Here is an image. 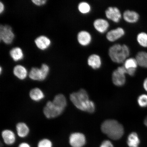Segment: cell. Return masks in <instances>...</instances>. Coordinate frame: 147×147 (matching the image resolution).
<instances>
[{
	"mask_svg": "<svg viewBox=\"0 0 147 147\" xmlns=\"http://www.w3.org/2000/svg\"><path fill=\"white\" fill-rule=\"evenodd\" d=\"M16 130L18 137L21 138H24L28 135L29 129L27 125L23 122L18 123L16 125Z\"/></svg>",
	"mask_w": 147,
	"mask_h": 147,
	"instance_id": "cell-16",
	"label": "cell"
},
{
	"mask_svg": "<svg viewBox=\"0 0 147 147\" xmlns=\"http://www.w3.org/2000/svg\"><path fill=\"white\" fill-rule=\"evenodd\" d=\"M88 63L94 69H99L102 64L100 57L96 54L91 55L88 58Z\"/></svg>",
	"mask_w": 147,
	"mask_h": 147,
	"instance_id": "cell-18",
	"label": "cell"
},
{
	"mask_svg": "<svg viewBox=\"0 0 147 147\" xmlns=\"http://www.w3.org/2000/svg\"><path fill=\"white\" fill-rule=\"evenodd\" d=\"M1 137L5 144L8 146H11L15 143L16 137L14 132L10 130L5 129L1 132Z\"/></svg>",
	"mask_w": 147,
	"mask_h": 147,
	"instance_id": "cell-8",
	"label": "cell"
},
{
	"mask_svg": "<svg viewBox=\"0 0 147 147\" xmlns=\"http://www.w3.org/2000/svg\"><path fill=\"white\" fill-rule=\"evenodd\" d=\"M138 65L142 67L147 68V53L141 51L137 53L136 56Z\"/></svg>",
	"mask_w": 147,
	"mask_h": 147,
	"instance_id": "cell-21",
	"label": "cell"
},
{
	"mask_svg": "<svg viewBox=\"0 0 147 147\" xmlns=\"http://www.w3.org/2000/svg\"><path fill=\"white\" fill-rule=\"evenodd\" d=\"M29 96L33 100L38 102L45 97V94L41 90L38 88H34L31 90Z\"/></svg>",
	"mask_w": 147,
	"mask_h": 147,
	"instance_id": "cell-19",
	"label": "cell"
},
{
	"mask_svg": "<svg viewBox=\"0 0 147 147\" xmlns=\"http://www.w3.org/2000/svg\"><path fill=\"white\" fill-rule=\"evenodd\" d=\"M78 8L79 11L83 14L87 13L91 10L90 5L86 2H82L79 3Z\"/></svg>",
	"mask_w": 147,
	"mask_h": 147,
	"instance_id": "cell-26",
	"label": "cell"
},
{
	"mask_svg": "<svg viewBox=\"0 0 147 147\" xmlns=\"http://www.w3.org/2000/svg\"><path fill=\"white\" fill-rule=\"evenodd\" d=\"M130 55V50L125 45L115 44L110 47L109 55L112 61L115 63H124Z\"/></svg>",
	"mask_w": 147,
	"mask_h": 147,
	"instance_id": "cell-3",
	"label": "cell"
},
{
	"mask_svg": "<svg viewBox=\"0 0 147 147\" xmlns=\"http://www.w3.org/2000/svg\"><path fill=\"white\" fill-rule=\"evenodd\" d=\"M138 43L141 47H147V34L141 32L138 34L137 37Z\"/></svg>",
	"mask_w": 147,
	"mask_h": 147,
	"instance_id": "cell-24",
	"label": "cell"
},
{
	"mask_svg": "<svg viewBox=\"0 0 147 147\" xmlns=\"http://www.w3.org/2000/svg\"><path fill=\"white\" fill-rule=\"evenodd\" d=\"M32 3L34 5L38 6H41L46 4L47 1V0H32Z\"/></svg>",
	"mask_w": 147,
	"mask_h": 147,
	"instance_id": "cell-30",
	"label": "cell"
},
{
	"mask_svg": "<svg viewBox=\"0 0 147 147\" xmlns=\"http://www.w3.org/2000/svg\"><path fill=\"white\" fill-rule=\"evenodd\" d=\"M143 87L145 90L147 92V78L145 79L143 82Z\"/></svg>",
	"mask_w": 147,
	"mask_h": 147,
	"instance_id": "cell-35",
	"label": "cell"
},
{
	"mask_svg": "<svg viewBox=\"0 0 147 147\" xmlns=\"http://www.w3.org/2000/svg\"><path fill=\"white\" fill-rule=\"evenodd\" d=\"M127 74L130 76H133L135 75L136 71V68H130L127 69Z\"/></svg>",
	"mask_w": 147,
	"mask_h": 147,
	"instance_id": "cell-32",
	"label": "cell"
},
{
	"mask_svg": "<svg viewBox=\"0 0 147 147\" xmlns=\"http://www.w3.org/2000/svg\"><path fill=\"white\" fill-rule=\"evenodd\" d=\"M9 55L15 62L19 61L22 60L24 58L22 49L19 47L13 48L9 51Z\"/></svg>",
	"mask_w": 147,
	"mask_h": 147,
	"instance_id": "cell-17",
	"label": "cell"
},
{
	"mask_svg": "<svg viewBox=\"0 0 147 147\" xmlns=\"http://www.w3.org/2000/svg\"><path fill=\"white\" fill-rule=\"evenodd\" d=\"M15 35L12 28L8 25L0 26V41L7 45H10L14 41Z\"/></svg>",
	"mask_w": 147,
	"mask_h": 147,
	"instance_id": "cell-4",
	"label": "cell"
},
{
	"mask_svg": "<svg viewBox=\"0 0 147 147\" xmlns=\"http://www.w3.org/2000/svg\"><path fill=\"white\" fill-rule=\"evenodd\" d=\"M138 64L136 58H130L127 59L124 62V66L126 69L130 68H136Z\"/></svg>",
	"mask_w": 147,
	"mask_h": 147,
	"instance_id": "cell-25",
	"label": "cell"
},
{
	"mask_svg": "<svg viewBox=\"0 0 147 147\" xmlns=\"http://www.w3.org/2000/svg\"><path fill=\"white\" fill-rule=\"evenodd\" d=\"M63 111L64 110L51 101H49L47 102L43 109L44 115L47 118L49 119L54 118L58 117Z\"/></svg>",
	"mask_w": 147,
	"mask_h": 147,
	"instance_id": "cell-5",
	"label": "cell"
},
{
	"mask_svg": "<svg viewBox=\"0 0 147 147\" xmlns=\"http://www.w3.org/2000/svg\"><path fill=\"white\" fill-rule=\"evenodd\" d=\"M69 141L71 147H82L85 144L86 139L83 134L74 133L69 136Z\"/></svg>",
	"mask_w": 147,
	"mask_h": 147,
	"instance_id": "cell-7",
	"label": "cell"
},
{
	"mask_svg": "<svg viewBox=\"0 0 147 147\" xmlns=\"http://www.w3.org/2000/svg\"><path fill=\"white\" fill-rule=\"evenodd\" d=\"M17 147H32L28 143L26 142H22L18 144Z\"/></svg>",
	"mask_w": 147,
	"mask_h": 147,
	"instance_id": "cell-33",
	"label": "cell"
},
{
	"mask_svg": "<svg viewBox=\"0 0 147 147\" xmlns=\"http://www.w3.org/2000/svg\"><path fill=\"white\" fill-rule=\"evenodd\" d=\"M5 10V5L1 1L0 2V13L1 14Z\"/></svg>",
	"mask_w": 147,
	"mask_h": 147,
	"instance_id": "cell-34",
	"label": "cell"
},
{
	"mask_svg": "<svg viewBox=\"0 0 147 147\" xmlns=\"http://www.w3.org/2000/svg\"><path fill=\"white\" fill-rule=\"evenodd\" d=\"M52 102L54 103L64 110L65 109L66 107L67 106V100H66L65 96L61 94H59L56 95Z\"/></svg>",
	"mask_w": 147,
	"mask_h": 147,
	"instance_id": "cell-22",
	"label": "cell"
},
{
	"mask_svg": "<svg viewBox=\"0 0 147 147\" xmlns=\"http://www.w3.org/2000/svg\"><path fill=\"white\" fill-rule=\"evenodd\" d=\"M2 71V68L1 67H0V74H1Z\"/></svg>",
	"mask_w": 147,
	"mask_h": 147,
	"instance_id": "cell-37",
	"label": "cell"
},
{
	"mask_svg": "<svg viewBox=\"0 0 147 147\" xmlns=\"http://www.w3.org/2000/svg\"><path fill=\"white\" fill-rule=\"evenodd\" d=\"M53 143L50 139L47 138L40 140L38 141L36 147H53Z\"/></svg>",
	"mask_w": 147,
	"mask_h": 147,
	"instance_id": "cell-27",
	"label": "cell"
},
{
	"mask_svg": "<svg viewBox=\"0 0 147 147\" xmlns=\"http://www.w3.org/2000/svg\"><path fill=\"white\" fill-rule=\"evenodd\" d=\"M69 98L71 102L78 109L90 113L94 111L95 105L89 100V96L85 90L82 89L71 94Z\"/></svg>",
	"mask_w": 147,
	"mask_h": 147,
	"instance_id": "cell-1",
	"label": "cell"
},
{
	"mask_svg": "<svg viewBox=\"0 0 147 147\" xmlns=\"http://www.w3.org/2000/svg\"><path fill=\"white\" fill-rule=\"evenodd\" d=\"M34 42L38 49L42 51H45L48 49L51 44L50 39L44 35L38 36L34 40Z\"/></svg>",
	"mask_w": 147,
	"mask_h": 147,
	"instance_id": "cell-10",
	"label": "cell"
},
{
	"mask_svg": "<svg viewBox=\"0 0 147 147\" xmlns=\"http://www.w3.org/2000/svg\"><path fill=\"white\" fill-rule=\"evenodd\" d=\"M100 147H113V146L110 141L105 140L102 143Z\"/></svg>",
	"mask_w": 147,
	"mask_h": 147,
	"instance_id": "cell-31",
	"label": "cell"
},
{
	"mask_svg": "<svg viewBox=\"0 0 147 147\" xmlns=\"http://www.w3.org/2000/svg\"><path fill=\"white\" fill-rule=\"evenodd\" d=\"M13 73L15 76L21 80H25L28 75L26 69L24 66L20 64L15 66L13 69Z\"/></svg>",
	"mask_w": 147,
	"mask_h": 147,
	"instance_id": "cell-15",
	"label": "cell"
},
{
	"mask_svg": "<svg viewBox=\"0 0 147 147\" xmlns=\"http://www.w3.org/2000/svg\"><path fill=\"white\" fill-rule=\"evenodd\" d=\"M107 18L115 23H118L122 17L119 9L116 7H108L105 11Z\"/></svg>",
	"mask_w": 147,
	"mask_h": 147,
	"instance_id": "cell-9",
	"label": "cell"
},
{
	"mask_svg": "<svg viewBox=\"0 0 147 147\" xmlns=\"http://www.w3.org/2000/svg\"><path fill=\"white\" fill-rule=\"evenodd\" d=\"M126 71L123 68L117 67L112 74V80L114 84L117 86L123 85L126 82Z\"/></svg>",
	"mask_w": 147,
	"mask_h": 147,
	"instance_id": "cell-6",
	"label": "cell"
},
{
	"mask_svg": "<svg viewBox=\"0 0 147 147\" xmlns=\"http://www.w3.org/2000/svg\"><path fill=\"white\" fill-rule=\"evenodd\" d=\"M28 76L31 80L34 81H42V75L41 69L38 67L32 68L29 71Z\"/></svg>",
	"mask_w": 147,
	"mask_h": 147,
	"instance_id": "cell-20",
	"label": "cell"
},
{
	"mask_svg": "<svg viewBox=\"0 0 147 147\" xmlns=\"http://www.w3.org/2000/svg\"><path fill=\"white\" fill-rule=\"evenodd\" d=\"M123 17L125 21L130 23H136L138 21L139 15L136 12L127 10L123 14Z\"/></svg>",
	"mask_w": 147,
	"mask_h": 147,
	"instance_id": "cell-14",
	"label": "cell"
},
{
	"mask_svg": "<svg viewBox=\"0 0 147 147\" xmlns=\"http://www.w3.org/2000/svg\"><path fill=\"white\" fill-rule=\"evenodd\" d=\"M77 38L79 43L84 46L89 45L92 39L90 34L86 31H82L79 32Z\"/></svg>",
	"mask_w": 147,
	"mask_h": 147,
	"instance_id": "cell-13",
	"label": "cell"
},
{
	"mask_svg": "<svg viewBox=\"0 0 147 147\" xmlns=\"http://www.w3.org/2000/svg\"><path fill=\"white\" fill-rule=\"evenodd\" d=\"M40 69L41 71L42 79L43 81L45 80L48 75L49 71H50V68H49V66L47 64L43 63L42 64Z\"/></svg>",
	"mask_w": 147,
	"mask_h": 147,
	"instance_id": "cell-29",
	"label": "cell"
},
{
	"mask_svg": "<svg viewBox=\"0 0 147 147\" xmlns=\"http://www.w3.org/2000/svg\"><path fill=\"white\" fill-rule=\"evenodd\" d=\"M125 34V31L121 27L112 29L108 32L106 34V38L108 41L114 42L122 37Z\"/></svg>",
	"mask_w": 147,
	"mask_h": 147,
	"instance_id": "cell-11",
	"label": "cell"
},
{
	"mask_svg": "<svg viewBox=\"0 0 147 147\" xmlns=\"http://www.w3.org/2000/svg\"><path fill=\"white\" fill-rule=\"evenodd\" d=\"M95 28L100 33H104L107 30L109 24L106 20L102 18H98L95 20L93 23Z\"/></svg>",
	"mask_w": 147,
	"mask_h": 147,
	"instance_id": "cell-12",
	"label": "cell"
},
{
	"mask_svg": "<svg viewBox=\"0 0 147 147\" xmlns=\"http://www.w3.org/2000/svg\"><path fill=\"white\" fill-rule=\"evenodd\" d=\"M144 123L145 125L147 127V116L144 119Z\"/></svg>",
	"mask_w": 147,
	"mask_h": 147,
	"instance_id": "cell-36",
	"label": "cell"
},
{
	"mask_svg": "<svg viewBox=\"0 0 147 147\" xmlns=\"http://www.w3.org/2000/svg\"><path fill=\"white\" fill-rule=\"evenodd\" d=\"M101 130L110 138L117 140L123 136L124 133L123 127L117 121L108 119L102 123Z\"/></svg>",
	"mask_w": 147,
	"mask_h": 147,
	"instance_id": "cell-2",
	"label": "cell"
},
{
	"mask_svg": "<svg viewBox=\"0 0 147 147\" xmlns=\"http://www.w3.org/2000/svg\"><path fill=\"white\" fill-rule=\"evenodd\" d=\"M138 103L142 108L147 107V94H141L138 97Z\"/></svg>",
	"mask_w": 147,
	"mask_h": 147,
	"instance_id": "cell-28",
	"label": "cell"
},
{
	"mask_svg": "<svg viewBox=\"0 0 147 147\" xmlns=\"http://www.w3.org/2000/svg\"><path fill=\"white\" fill-rule=\"evenodd\" d=\"M140 142L138 135L137 133L133 132L129 135L127 143L129 147H138Z\"/></svg>",
	"mask_w": 147,
	"mask_h": 147,
	"instance_id": "cell-23",
	"label": "cell"
}]
</instances>
